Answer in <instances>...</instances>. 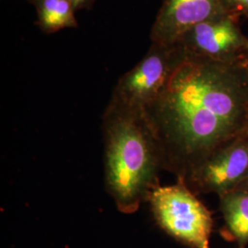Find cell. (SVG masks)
<instances>
[{
    "instance_id": "cell-15",
    "label": "cell",
    "mask_w": 248,
    "mask_h": 248,
    "mask_svg": "<svg viewBox=\"0 0 248 248\" xmlns=\"http://www.w3.org/2000/svg\"><path fill=\"white\" fill-rule=\"evenodd\" d=\"M30 1H31V0H30Z\"/></svg>"
},
{
    "instance_id": "cell-3",
    "label": "cell",
    "mask_w": 248,
    "mask_h": 248,
    "mask_svg": "<svg viewBox=\"0 0 248 248\" xmlns=\"http://www.w3.org/2000/svg\"><path fill=\"white\" fill-rule=\"evenodd\" d=\"M148 202L155 222L171 237L189 248H210L213 215L183 179L157 186Z\"/></svg>"
},
{
    "instance_id": "cell-14",
    "label": "cell",
    "mask_w": 248,
    "mask_h": 248,
    "mask_svg": "<svg viewBox=\"0 0 248 248\" xmlns=\"http://www.w3.org/2000/svg\"><path fill=\"white\" fill-rule=\"evenodd\" d=\"M247 133H248V124H247Z\"/></svg>"
},
{
    "instance_id": "cell-8",
    "label": "cell",
    "mask_w": 248,
    "mask_h": 248,
    "mask_svg": "<svg viewBox=\"0 0 248 248\" xmlns=\"http://www.w3.org/2000/svg\"><path fill=\"white\" fill-rule=\"evenodd\" d=\"M219 199L224 221L223 236L245 248L248 244V191L237 188Z\"/></svg>"
},
{
    "instance_id": "cell-11",
    "label": "cell",
    "mask_w": 248,
    "mask_h": 248,
    "mask_svg": "<svg viewBox=\"0 0 248 248\" xmlns=\"http://www.w3.org/2000/svg\"><path fill=\"white\" fill-rule=\"evenodd\" d=\"M76 11L80 9H90L93 6L94 0H70Z\"/></svg>"
},
{
    "instance_id": "cell-4",
    "label": "cell",
    "mask_w": 248,
    "mask_h": 248,
    "mask_svg": "<svg viewBox=\"0 0 248 248\" xmlns=\"http://www.w3.org/2000/svg\"><path fill=\"white\" fill-rule=\"evenodd\" d=\"M184 58L176 45L152 44L142 60L118 81L106 109L145 111Z\"/></svg>"
},
{
    "instance_id": "cell-5",
    "label": "cell",
    "mask_w": 248,
    "mask_h": 248,
    "mask_svg": "<svg viewBox=\"0 0 248 248\" xmlns=\"http://www.w3.org/2000/svg\"><path fill=\"white\" fill-rule=\"evenodd\" d=\"M175 45L185 57L239 62L248 53V38L243 33L238 19L222 14L191 28Z\"/></svg>"
},
{
    "instance_id": "cell-9",
    "label": "cell",
    "mask_w": 248,
    "mask_h": 248,
    "mask_svg": "<svg viewBox=\"0 0 248 248\" xmlns=\"http://www.w3.org/2000/svg\"><path fill=\"white\" fill-rule=\"evenodd\" d=\"M37 11V25L45 33L78 27L70 0H31Z\"/></svg>"
},
{
    "instance_id": "cell-1",
    "label": "cell",
    "mask_w": 248,
    "mask_h": 248,
    "mask_svg": "<svg viewBox=\"0 0 248 248\" xmlns=\"http://www.w3.org/2000/svg\"><path fill=\"white\" fill-rule=\"evenodd\" d=\"M163 170L186 177L247 133L248 69L243 61L185 57L145 109Z\"/></svg>"
},
{
    "instance_id": "cell-7",
    "label": "cell",
    "mask_w": 248,
    "mask_h": 248,
    "mask_svg": "<svg viewBox=\"0 0 248 248\" xmlns=\"http://www.w3.org/2000/svg\"><path fill=\"white\" fill-rule=\"evenodd\" d=\"M222 14L220 0H164L151 30L152 44L175 45L191 28Z\"/></svg>"
},
{
    "instance_id": "cell-12",
    "label": "cell",
    "mask_w": 248,
    "mask_h": 248,
    "mask_svg": "<svg viewBox=\"0 0 248 248\" xmlns=\"http://www.w3.org/2000/svg\"><path fill=\"white\" fill-rule=\"evenodd\" d=\"M237 188H238V189H243V190H247V191H248V177L246 178V180H245ZM237 188H236V189H237Z\"/></svg>"
},
{
    "instance_id": "cell-10",
    "label": "cell",
    "mask_w": 248,
    "mask_h": 248,
    "mask_svg": "<svg viewBox=\"0 0 248 248\" xmlns=\"http://www.w3.org/2000/svg\"><path fill=\"white\" fill-rule=\"evenodd\" d=\"M225 13L240 20L248 18V0H220Z\"/></svg>"
},
{
    "instance_id": "cell-2",
    "label": "cell",
    "mask_w": 248,
    "mask_h": 248,
    "mask_svg": "<svg viewBox=\"0 0 248 248\" xmlns=\"http://www.w3.org/2000/svg\"><path fill=\"white\" fill-rule=\"evenodd\" d=\"M102 132L107 191L121 213L132 214L160 186L157 142L145 111L105 109Z\"/></svg>"
},
{
    "instance_id": "cell-6",
    "label": "cell",
    "mask_w": 248,
    "mask_h": 248,
    "mask_svg": "<svg viewBox=\"0 0 248 248\" xmlns=\"http://www.w3.org/2000/svg\"><path fill=\"white\" fill-rule=\"evenodd\" d=\"M248 177V133L216 151L184 180L195 194L218 196L236 189Z\"/></svg>"
},
{
    "instance_id": "cell-13",
    "label": "cell",
    "mask_w": 248,
    "mask_h": 248,
    "mask_svg": "<svg viewBox=\"0 0 248 248\" xmlns=\"http://www.w3.org/2000/svg\"><path fill=\"white\" fill-rule=\"evenodd\" d=\"M243 62H244V63L246 64V66L248 67V51L247 54H246V57H245V59H244V61H243Z\"/></svg>"
}]
</instances>
